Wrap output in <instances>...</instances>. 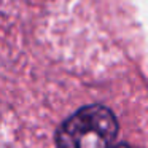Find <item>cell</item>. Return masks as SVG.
I'll use <instances>...</instances> for the list:
<instances>
[{
    "label": "cell",
    "instance_id": "6da1fadb",
    "mask_svg": "<svg viewBox=\"0 0 148 148\" xmlns=\"http://www.w3.org/2000/svg\"><path fill=\"white\" fill-rule=\"evenodd\" d=\"M118 121L110 108L88 105L69 116L56 132L58 148H113Z\"/></svg>",
    "mask_w": 148,
    "mask_h": 148
},
{
    "label": "cell",
    "instance_id": "7a4b0ae2",
    "mask_svg": "<svg viewBox=\"0 0 148 148\" xmlns=\"http://www.w3.org/2000/svg\"><path fill=\"white\" fill-rule=\"evenodd\" d=\"M113 148H134V147H131V145H126V143H119V145H115Z\"/></svg>",
    "mask_w": 148,
    "mask_h": 148
}]
</instances>
